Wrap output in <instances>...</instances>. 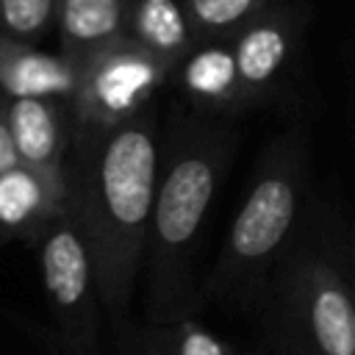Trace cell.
I'll use <instances>...</instances> for the list:
<instances>
[{
  "instance_id": "4fadbf2b",
  "label": "cell",
  "mask_w": 355,
  "mask_h": 355,
  "mask_svg": "<svg viewBox=\"0 0 355 355\" xmlns=\"http://www.w3.org/2000/svg\"><path fill=\"white\" fill-rule=\"evenodd\" d=\"M128 0H58L61 53L80 55L125 33Z\"/></svg>"
},
{
  "instance_id": "9a60e30c",
  "label": "cell",
  "mask_w": 355,
  "mask_h": 355,
  "mask_svg": "<svg viewBox=\"0 0 355 355\" xmlns=\"http://www.w3.org/2000/svg\"><path fill=\"white\" fill-rule=\"evenodd\" d=\"M58 0H0V22L14 39H36L55 22Z\"/></svg>"
},
{
  "instance_id": "52a82bcc",
  "label": "cell",
  "mask_w": 355,
  "mask_h": 355,
  "mask_svg": "<svg viewBox=\"0 0 355 355\" xmlns=\"http://www.w3.org/2000/svg\"><path fill=\"white\" fill-rule=\"evenodd\" d=\"M297 42H300V17L277 3L230 36L239 80L247 100L269 92L277 83L280 72L288 67L297 50Z\"/></svg>"
},
{
  "instance_id": "9c48e42d",
  "label": "cell",
  "mask_w": 355,
  "mask_h": 355,
  "mask_svg": "<svg viewBox=\"0 0 355 355\" xmlns=\"http://www.w3.org/2000/svg\"><path fill=\"white\" fill-rule=\"evenodd\" d=\"M69 208V178L17 164L0 175V230L11 236L47 230Z\"/></svg>"
},
{
  "instance_id": "ba28073f",
  "label": "cell",
  "mask_w": 355,
  "mask_h": 355,
  "mask_svg": "<svg viewBox=\"0 0 355 355\" xmlns=\"http://www.w3.org/2000/svg\"><path fill=\"white\" fill-rule=\"evenodd\" d=\"M64 103L67 100L53 97H22L0 103L19 164L50 175H67V116L72 114L64 111Z\"/></svg>"
},
{
  "instance_id": "ac0fdd59",
  "label": "cell",
  "mask_w": 355,
  "mask_h": 355,
  "mask_svg": "<svg viewBox=\"0 0 355 355\" xmlns=\"http://www.w3.org/2000/svg\"><path fill=\"white\" fill-rule=\"evenodd\" d=\"M352 291H355V288H352Z\"/></svg>"
},
{
  "instance_id": "7c38bea8",
  "label": "cell",
  "mask_w": 355,
  "mask_h": 355,
  "mask_svg": "<svg viewBox=\"0 0 355 355\" xmlns=\"http://www.w3.org/2000/svg\"><path fill=\"white\" fill-rule=\"evenodd\" d=\"M125 33L169 67L200 42L183 0H128Z\"/></svg>"
},
{
  "instance_id": "277c9868",
  "label": "cell",
  "mask_w": 355,
  "mask_h": 355,
  "mask_svg": "<svg viewBox=\"0 0 355 355\" xmlns=\"http://www.w3.org/2000/svg\"><path fill=\"white\" fill-rule=\"evenodd\" d=\"M75 58V92L69 114L78 133L122 125L150 108L153 94L169 80L172 67L144 50L128 33Z\"/></svg>"
},
{
  "instance_id": "8fae6325",
  "label": "cell",
  "mask_w": 355,
  "mask_h": 355,
  "mask_svg": "<svg viewBox=\"0 0 355 355\" xmlns=\"http://www.w3.org/2000/svg\"><path fill=\"white\" fill-rule=\"evenodd\" d=\"M200 108L225 111L244 103L230 39H200L169 72V80Z\"/></svg>"
},
{
  "instance_id": "3957f363",
  "label": "cell",
  "mask_w": 355,
  "mask_h": 355,
  "mask_svg": "<svg viewBox=\"0 0 355 355\" xmlns=\"http://www.w3.org/2000/svg\"><path fill=\"white\" fill-rule=\"evenodd\" d=\"M302 200V153L283 141L261 164L205 283V297H222L258 275L286 244Z\"/></svg>"
},
{
  "instance_id": "30bf717a",
  "label": "cell",
  "mask_w": 355,
  "mask_h": 355,
  "mask_svg": "<svg viewBox=\"0 0 355 355\" xmlns=\"http://www.w3.org/2000/svg\"><path fill=\"white\" fill-rule=\"evenodd\" d=\"M75 92V58L44 53L25 39L0 36V100L53 97L67 100Z\"/></svg>"
},
{
  "instance_id": "8992f818",
  "label": "cell",
  "mask_w": 355,
  "mask_h": 355,
  "mask_svg": "<svg viewBox=\"0 0 355 355\" xmlns=\"http://www.w3.org/2000/svg\"><path fill=\"white\" fill-rule=\"evenodd\" d=\"M291 305L308 355H355V291L327 261L300 263Z\"/></svg>"
},
{
  "instance_id": "7a4b0ae2",
  "label": "cell",
  "mask_w": 355,
  "mask_h": 355,
  "mask_svg": "<svg viewBox=\"0 0 355 355\" xmlns=\"http://www.w3.org/2000/svg\"><path fill=\"white\" fill-rule=\"evenodd\" d=\"M230 133L208 125H186L172 139L158 166L155 205L147 236L150 313L172 319L186 297L189 255L230 161Z\"/></svg>"
},
{
  "instance_id": "e0dca14e",
  "label": "cell",
  "mask_w": 355,
  "mask_h": 355,
  "mask_svg": "<svg viewBox=\"0 0 355 355\" xmlns=\"http://www.w3.org/2000/svg\"><path fill=\"white\" fill-rule=\"evenodd\" d=\"M19 158H17V150H14V139H11V130H8V122H6V114H3V105H0V175L11 166H17Z\"/></svg>"
},
{
  "instance_id": "5bb4252c",
  "label": "cell",
  "mask_w": 355,
  "mask_h": 355,
  "mask_svg": "<svg viewBox=\"0 0 355 355\" xmlns=\"http://www.w3.org/2000/svg\"><path fill=\"white\" fill-rule=\"evenodd\" d=\"M277 0H183L200 39H230Z\"/></svg>"
},
{
  "instance_id": "2e32d148",
  "label": "cell",
  "mask_w": 355,
  "mask_h": 355,
  "mask_svg": "<svg viewBox=\"0 0 355 355\" xmlns=\"http://www.w3.org/2000/svg\"><path fill=\"white\" fill-rule=\"evenodd\" d=\"M169 355H233L230 347L205 330L194 319H180L172 330V352Z\"/></svg>"
},
{
  "instance_id": "6da1fadb",
  "label": "cell",
  "mask_w": 355,
  "mask_h": 355,
  "mask_svg": "<svg viewBox=\"0 0 355 355\" xmlns=\"http://www.w3.org/2000/svg\"><path fill=\"white\" fill-rule=\"evenodd\" d=\"M158 128L144 108L133 119L78 133V158L67 166L69 208L92 252L97 294L122 313L147 252L158 186Z\"/></svg>"
},
{
  "instance_id": "5b68a950",
  "label": "cell",
  "mask_w": 355,
  "mask_h": 355,
  "mask_svg": "<svg viewBox=\"0 0 355 355\" xmlns=\"http://www.w3.org/2000/svg\"><path fill=\"white\" fill-rule=\"evenodd\" d=\"M42 275L44 288L55 311L67 319L69 330L83 349L94 352V263L78 216L67 208L47 230L42 241Z\"/></svg>"
}]
</instances>
